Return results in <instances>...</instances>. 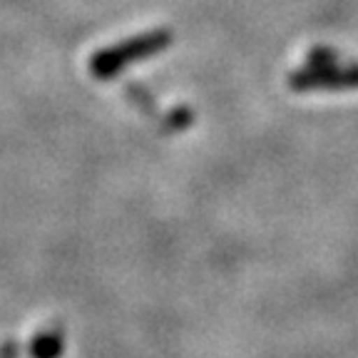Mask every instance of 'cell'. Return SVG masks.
I'll list each match as a JSON object with an SVG mask.
<instances>
[{"label": "cell", "mask_w": 358, "mask_h": 358, "mask_svg": "<svg viewBox=\"0 0 358 358\" xmlns=\"http://www.w3.org/2000/svg\"><path fill=\"white\" fill-rule=\"evenodd\" d=\"M169 43H172L169 30H152V33L129 38L120 45H112L107 50L95 52L92 60H90V73L100 80H107L112 75L122 73L124 67H129L132 62L162 52L164 48H169Z\"/></svg>", "instance_id": "1"}, {"label": "cell", "mask_w": 358, "mask_h": 358, "mask_svg": "<svg viewBox=\"0 0 358 358\" xmlns=\"http://www.w3.org/2000/svg\"><path fill=\"white\" fill-rule=\"evenodd\" d=\"M289 87L296 92H316V90H356L358 62L336 60L331 65H306L299 73L289 75Z\"/></svg>", "instance_id": "2"}, {"label": "cell", "mask_w": 358, "mask_h": 358, "mask_svg": "<svg viewBox=\"0 0 358 358\" xmlns=\"http://www.w3.org/2000/svg\"><path fill=\"white\" fill-rule=\"evenodd\" d=\"M57 348H60V341L50 336V338H45V341H43V348H38L35 353H38V356H43V358H50L52 353H57Z\"/></svg>", "instance_id": "3"}]
</instances>
